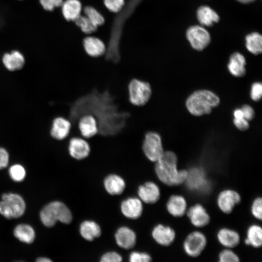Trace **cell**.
Wrapping results in <instances>:
<instances>
[{"mask_svg":"<svg viewBox=\"0 0 262 262\" xmlns=\"http://www.w3.org/2000/svg\"><path fill=\"white\" fill-rule=\"evenodd\" d=\"M72 103L69 118L72 127H77L80 116L90 114L97 120L98 134L104 136L120 133L126 127L131 114L129 105L107 88L100 90L94 88Z\"/></svg>","mask_w":262,"mask_h":262,"instance_id":"cell-1","label":"cell"},{"mask_svg":"<svg viewBox=\"0 0 262 262\" xmlns=\"http://www.w3.org/2000/svg\"><path fill=\"white\" fill-rule=\"evenodd\" d=\"M155 163L156 174L163 183L168 186H175L185 183L188 171L185 169H178V158L174 152L171 151H164Z\"/></svg>","mask_w":262,"mask_h":262,"instance_id":"cell-2","label":"cell"},{"mask_svg":"<svg viewBox=\"0 0 262 262\" xmlns=\"http://www.w3.org/2000/svg\"><path fill=\"white\" fill-rule=\"evenodd\" d=\"M219 102V98L213 92L208 90H199L188 97L186 106L191 115L198 116L211 113Z\"/></svg>","mask_w":262,"mask_h":262,"instance_id":"cell-3","label":"cell"},{"mask_svg":"<svg viewBox=\"0 0 262 262\" xmlns=\"http://www.w3.org/2000/svg\"><path fill=\"white\" fill-rule=\"evenodd\" d=\"M42 223L47 227H53L57 221L68 224L72 220L69 208L59 201L51 202L45 205L40 212Z\"/></svg>","mask_w":262,"mask_h":262,"instance_id":"cell-4","label":"cell"},{"mask_svg":"<svg viewBox=\"0 0 262 262\" xmlns=\"http://www.w3.org/2000/svg\"><path fill=\"white\" fill-rule=\"evenodd\" d=\"M128 98L133 106L142 107L147 103L152 96V88L147 81L132 78L127 85Z\"/></svg>","mask_w":262,"mask_h":262,"instance_id":"cell-5","label":"cell"},{"mask_svg":"<svg viewBox=\"0 0 262 262\" xmlns=\"http://www.w3.org/2000/svg\"><path fill=\"white\" fill-rule=\"evenodd\" d=\"M0 201V213L7 219L16 218L25 213L26 204L22 197L16 193H4Z\"/></svg>","mask_w":262,"mask_h":262,"instance_id":"cell-6","label":"cell"},{"mask_svg":"<svg viewBox=\"0 0 262 262\" xmlns=\"http://www.w3.org/2000/svg\"><path fill=\"white\" fill-rule=\"evenodd\" d=\"M141 149L148 160L156 162L164 151L161 135L152 130L146 132L142 140Z\"/></svg>","mask_w":262,"mask_h":262,"instance_id":"cell-7","label":"cell"},{"mask_svg":"<svg viewBox=\"0 0 262 262\" xmlns=\"http://www.w3.org/2000/svg\"><path fill=\"white\" fill-rule=\"evenodd\" d=\"M205 235L199 231L190 233L185 238L183 243V248L185 253L190 257L199 256L207 245Z\"/></svg>","mask_w":262,"mask_h":262,"instance_id":"cell-8","label":"cell"},{"mask_svg":"<svg viewBox=\"0 0 262 262\" xmlns=\"http://www.w3.org/2000/svg\"><path fill=\"white\" fill-rule=\"evenodd\" d=\"M72 128V124L68 118L63 115H58L52 120L49 135L56 141H64L70 136Z\"/></svg>","mask_w":262,"mask_h":262,"instance_id":"cell-9","label":"cell"},{"mask_svg":"<svg viewBox=\"0 0 262 262\" xmlns=\"http://www.w3.org/2000/svg\"><path fill=\"white\" fill-rule=\"evenodd\" d=\"M1 62L8 71L15 72L22 70L26 64L25 54L18 49H12L4 52L1 55Z\"/></svg>","mask_w":262,"mask_h":262,"instance_id":"cell-10","label":"cell"},{"mask_svg":"<svg viewBox=\"0 0 262 262\" xmlns=\"http://www.w3.org/2000/svg\"><path fill=\"white\" fill-rule=\"evenodd\" d=\"M67 150L69 155L77 160L88 157L91 151L88 140L80 135H72L68 140Z\"/></svg>","mask_w":262,"mask_h":262,"instance_id":"cell-11","label":"cell"},{"mask_svg":"<svg viewBox=\"0 0 262 262\" xmlns=\"http://www.w3.org/2000/svg\"><path fill=\"white\" fill-rule=\"evenodd\" d=\"M186 37L192 47L198 51L205 49L211 41L209 32L203 26L198 25L188 29Z\"/></svg>","mask_w":262,"mask_h":262,"instance_id":"cell-12","label":"cell"},{"mask_svg":"<svg viewBox=\"0 0 262 262\" xmlns=\"http://www.w3.org/2000/svg\"><path fill=\"white\" fill-rule=\"evenodd\" d=\"M241 200L240 195L236 191L228 189L221 191L217 197V205L220 210L226 214L231 213Z\"/></svg>","mask_w":262,"mask_h":262,"instance_id":"cell-13","label":"cell"},{"mask_svg":"<svg viewBox=\"0 0 262 262\" xmlns=\"http://www.w3.org/2000/svg\"><path fill=\"white\" fill-rule=\"evenodd\" d=\"M77 129L80 136L88 139L98 133V126L97 119L90 114H85L80 116L77 123Z\"/></svg>","mask_w":262,"mask_h":262,"instance_id":"cell-14","label":"cell"},{"mask_svg":"<svg viewBox=\"0 0 262 262\" xmlns=\"http://www.w3.org/2000/svg\"><path fill=\"white\" fill-rule=\"evenodd\" d=\"M186 213L191 223L196 227H204L210 223V215L200 204H196L190 207Z\"/></svg>","mask_w":262,"mask_h":262,"instance_id":"cell-15","label":"cell"},{"mask_svg":"<svg viewBox=\"0 0 262 262\" xmlns=\"http://www.w3.org/2000/svg\"><path fill=\"white\" fill-rule=\"evenodd\" d=\"M175 231L171 227L158 224L152 231L154 240L159 245L168 246L172 244L176 238Z\"/></svg>","mask_w":262,"mask_h":262,"instance_id":"cell-16","label":"cell"},{"mask_svg":"<svg viewBox=\"0 0 262 262\" xmlns=\"http://www.w3.org/2000/svg\"><path fill=\"white\" fill-rule=\"evenodd\" d=\"M138 195L144 202L153 204L158 201L161 194L158 185L152 181H147L139 186Z\"/></svg>","mask_w":262,"mask_h":262,"instance_id":"cell-17","label":"cell"},{"mask_svg":"<svg viewBox=\"0 0 262 262\" xmlns=\"http://www.w3.org/2000/svg\"><path fill=\"white\" fill-rule=\"evenodd\" d=\"M166 207L168 213L175 217L183 216L187 210V203L185 197L179 195H173L168 198Z\"/></svg>","mask_w":262,"mask_h":262,"instance_id":"cell-18","label":"cell"},{"mask_svg":"<svg viewBox=\"0 0 262 262\" xmlns=\"http://www.w3.org/2000/svg\"><path fill=\"white\" fill-rule=\"evenodd\" d=\"M121 210L123 214L126 217L135 219L141 215L143 205L139 199L131 197L122 201Z\"/></svg>","mask_w":262,"mask_h":262,"instance_id":"cell-19","label":"cell"},{"mask_svg":"<svg viewBox=\"0 0 262 262\" xmlns=\"http://www.w3.org/2000/svg\"><path fill=\"white\" fill-rule=\"evenodd\" d=\"M216 237L219 243L227 248L232 249L236 247L240 241L239 234L236 231L227 228L220 229Z\"/></svg>","mask_w":262,"mask_h":262,"instance_id":"cell-20","label":"cell"},{"mask_svg":"<svg viewBox=\"0 0 262 262\" xmlns=\"http://www.w3.org/2000/svg\"><path fill=\"white\" fill-rule=\"evenodd\" d=\"M61 13L67 21H75L81 15L82 6L79 0H65L61 6Z\"/></svg>","mask_w":262,"mask_h":262,"instance_id":"cell-21","label":"cell"},{"mask_svg":"<svg viewBox=\"0 0 262 262\" xmlns=\"http://www.w3.org/2000/svg\"><path fill=\"white\" fill-rule=\"evenodd\" d=\"M116 244L125 249L132 248L136 243V235L134 232L126 227L119 228L115 234Z\"/></svg>","mask_w":262,"mask_h":262,"instance_id":"cell-22","label":"cell"},{"mask_svg":"<svg viewBox=\"0 0 262 262\" xmlns=\"http://www.w3.org/2000/svg\"><path fill=\"white\" fill-rule=\"evenodd\" d=\"M246 65L245 57L241 53L236 52L230 56L228 69L232 75L236 77H241L246 74Z\"/></svg>","mask_w":262,"mask_h":262,"instance_id":"cell-23","label":"cell"},{"mask_svg":"<svg viewBox=\"0 0 262 262\" xmlns=\"http://www.w3.org/2000/svg\"><path fill=\"white\" fill-rule=\"evenodd\" d=\"M83 47L86 53L92 57H98L103 55L106 51L104 43L99 39L88 36L83 40Z\"/></svg>","mask_w":262,"mask_h":262,"instance_id":"cell-24","label":"cell"},{"mask_svg":"<svg viewBox=\"0 0 262 262\" xmlns=\"http://www.w3.org/2000/svg\"><path fill=\"white\" fill-rule=\"evenodd\" d=\"M196 17L200 24L203 26H212L217 23L220 19L217 13L208 6L199 7L196 11Z\"/></svg>","mask_w":262,"mask_h":262,"instance_id":"cell-25","label":"cell"},{"mask_svg":"<svg viewBox=\"0 0 262 262\" xmlns=\"http://www.w3.org/2000/svg\"><path fill=\"white\" fill-rule=\"evenodd\" d=\"M104 186L106 191L112 195L122 194L125 188V182L119 176L111 174L106 177Z\"/></svg>","mask_w":262,"mask_h":262,"instance_id":"cell-26","label":"cell"},{"mask_svg":"<svg viewBox=\"0 0 262 262\" xmlns=\"http://www.w3.org/2000/svg\"><path fill=\"white\" fill-rule=\"evenodd\" d=\"M80 232L84 239L92 241L100 235L101 229L95 222L86 220L80 225Z\"/></svg>","mask_w":262,"mask_h":262,"instance_id":"cell-27","label":"cell"},{"mask_svg":"<svg viewBox=\"0 0 262 262\" xmlns=\"http://www.w3.org/2000/svg\"><path fill=\"white\" fill-rule=\"evenodd\" d=\"M188 171V175L186 180L190 188L192 189H199L205 183V175L202 169L196 167Z\"/></svg>","mask_w":262,"mask_h":262,"instance_id":"cell-28","label":"cell"},{"mask_svg":"<svg viewBox=\"0 0 262 262\" xmlns=\"http://www.w3.org/2000/svg\"><path fill=\"white\" fill-rule=\"evenodd\" d=\"M246 245L254 248L261 247L262 245V229L257 224L250 225L246 231V237L245 240Z\"/></svg>","mask_w":262,"mask_h":262,"instance_id":"cell-29","label":"cell"},{"mask_svg":"<svg viewBox=\"0 0 262 262\" xmlns=\"http://www.w3.org/2000/svg\"><path fill=\"white\" fill-rule=\"evenodd\" d=\"M14 235L20 241L26 244L32 243L35 236L33 229L26 224L17 225L14 229Z\"/></svg>","mask_w":262,"mask_h":262,"instance_id":"cell-30","label":"cell"},{"mask_svg":"<svg viewBox=\"0 0 262 262\" xmlns=\"http://www.w3.org/2000/svg\"><path fill=\"white\" fill-rule=\"evenodd\" d=\"M246 46L247 50L251 53L258 55L262 50V37L258 33L254 32L248 34L246 37Z\"/></svg>","mask_w":262,"mask_h":262,"instance_id":"cell-31","label":"cell"},{"mask_svg":"<svg viewBox=\"0 0 262 262\" xmlns=\"http://www.w3.org/2000/svg\"><path fill=\"white\" fill-rule=\"evenodd\" d=\"M85 16L96 27L102 25L104 22L103 16L92 6H86L84 8Z\"/></svg>","mask_w":262,"mask_h":262,"instance_id":"cell-32","label":"cell"},{"mask_svg":"<svg viewBox=\"0 0 262 262\" xmlns=\"http://www.w3.org/2000/svg\"><path fill=\"white\" fill-rule=\"evenodd\" d=\"M74 22L76 25L85 33H91L94 32L98 28L85 16L80 15Z\"/></svg>","mask_w":262,"mask_h":262,"instance_id":"cell-33","label":"cell"},{"mask_svg":"<svg viewBox=\"0 0 262 262\" xmlns=\"http://www.w3.org/2000/svg\"><path fill=\"white\" fill-rule=\"evenodd\" d=\"M8 172L12 180L16 182L23 180L26 176L25 168L21 164H18L11 165Z\"/></svg>","mask_w":262,"mask_h":262,"instance_id":"cell-34","label":"cell"},{"mask_svg":"<svg viewBox=\"0 0 262 262\" xmlns=\"http://www.w3.org/2000/svg\"><path fill=\"white\" fill-rule=\"evenodd\" d=\"M64 0H38V2L43 10L52 12L62 5Z\"/></svg>","mask_w":262,"mask_h":262,"instance_id":"cell-35","label":"cell"},{"mask_svg":"<svg viewBox=\"0 0 262 262\" xmlns=\"http://www.w3.org/2000/svg\"><path fill=\"white\" fill-rule=\"evenodd\" d=\"M220 262H238L240 261L238 256L230 248H226L218 255Z\"/></svg>","mask_w":262,"mask_h":262,"instance_id":"cell-36","label":"cell"},{"mask_svg":"<svg viewBox=\"0 0 262 262\" xmlns=\"http://www.w3.org/2000/svg\"><path fill=\"white\" fill-rule=\"evenodd\" d=\"M252 215L257 219H262V199L261 197H257L254 199L251 206Z\"/></svg>","mask_w":262,"mask_h":262,"instance_id":"cell-37","label":"cell"},{"mask_svg":"<svg viewBox=\"0 0 262 262\" xmlns=\"http://www.w3.org/2000/svg\"><path fill=\"white\" fill-rule=\"evenodd\" d=\"M105 7L111 12L117 13L121 11L124 6V0H104Z\"/></svg>","mask_w":262,"mask_h":262,"instance_id":"cell-38","label":"cell"},{"mask_svg":"<svg viewBox=\"0 0 262 262\" xmlns=\"http://www.w3.org/2000/svg\"><path fill=\"white\" fill-rule=\"evenodd\" d=\"M262 96V85L260 82L253 83L251 87L250 97L255 101L261 99Z\"/></svg>","mask_w":262,"mask_h":262,"instance_id":"cell-39","label":"cell"},{"mask_svg":"<svg viewBox=\"0 0 262 262\" xmlns=\"http://www.w3.org/2000/svg\"><path fill=\"white\" fill-rule=\"evenodd\" d=\"M131 262H148L151 261V257L146 253L133 252L130 255Z\"/></svg>","mask_w":262,"mask_h":262,"instance_id":"cell-40","label":"cell"},{"mask_svg":"<svg viewBox=\"0 0 262 262\" xmlns=\"http://www.w3.org/2000/svg\"><path fill=\"white\" fill-rule=\"evenodd\" d=\"M122 260V257L114 251L106 253L102 256L100 259L101 262H120Z\"/></svg>","mask_w":262,"mask_h":262,"instance_id":"cell-41","label":"cell"},{"mask_svg":"<svg viewBox=\"0 0 262 262\" xmlns=\"http://www.w3.org/2000/svg\"><path fill=\"white\" fill-rule=\"evenodd\" d=\"M10 155L8 150L0 146V170L6 168L9 164Z\"/></svg>","mask_w":262,"mask_h":262,"instance_id":"cell-42","label":"cell"},{"mask_svg":"<svg viewBox=\"0 0 262 262\" xmlns=\"http://www.w3.org/2000/svg\"><path fill=\"white\" fill-rule=\"evenodd\" d=\"M233 123L235 126L240 131H246L249 128L248 121L244 116L234 117Z\"/></svg>","mask_w":262,"mask_h":262,"instance_id":"cell-43","label":"cell"},{"mask_svg":"<svg viewBox=\"0 0 262 262\" xmlns=\"http://www.w3.org/2000/svg\"><path fill=\"white\" fill-rule=\"evenodd\" d=\"M241 109L244 118L247 120H251L254 118L255 113L251 106L247 104H245Z\"/></svg>","mask_w":262,"mask_h":262,"instance_id":"cell-44","label":"cell"},{"mask_svg":"<svg viewBox=\"0 0 262 262\" xmlns=\"http://www.w3.org/2000/svg\"><path fill=\"white\" fill-rule=\"evenodd\" d=\"M36 261L37 262H51L52 261L48 258L46 257H39L38 258Z\"/></svg>","mask_w":262,"mask_h":262,"instance_id":"cell-45","label":"cell"},{"mask_svg":"<svg viewBox=\"0 0 262 262\" xmlns=\"http://www.w3.org/2000/svg\"><path fill=\"white\" fill-rule=\"evenodd\" d=\"M237 1L242 3H248L254 1L255 0H236Z\"/></svg>","mask_w":262,"mask_h":262,"instance_id":"cell-46","label":"cell"},{"mask_svg":"<svg viewBox=\"0 0 262 262\" xmlns=\"http://www.w3.org/2000/svg\"><path fill=\"white\" fill-rule=\"evenodd\" d=\"M16 1H26V0H16Z\"/></svg>","mask_w":262,"mask_h":262,"instance_id":"cell-47","label":"cell"}]
</instances>
